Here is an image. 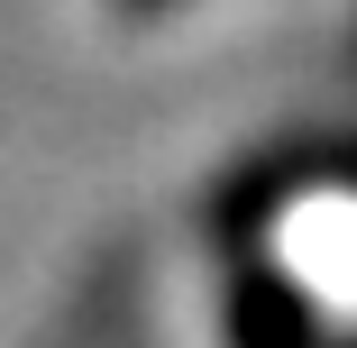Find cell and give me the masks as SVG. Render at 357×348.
<instances>
[{
	"instance_id": "1",
	"label": "cell",
	"mask_w": 357,
	"mask_h": 348,
	"mask_svg": "<svg viewBox=\"0 0 357 348\" xmlns=\"http://www.w3.org/2000/svg\"><path fill=\"white\" fill-rule=\"evenodd\" d=\"M119 10H165V0H119Z\"/></svg>"
}]
</instances>
